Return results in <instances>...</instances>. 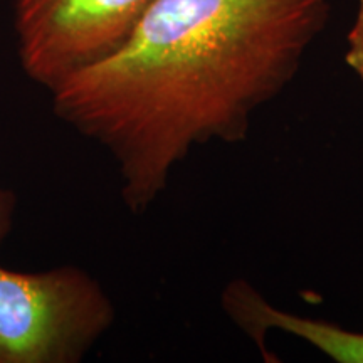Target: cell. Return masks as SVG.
Wrapping results in <instances>:
<instances>
[{
	"label": "cell",
	"mask_w": 363,
	"mask_h": 363,
	"mask_svg": "<svg viewBox=\"0 0 363 363\" xmlns=\"http://www.w3.org/2000/svg\"><path fill=\"white\" fill-rule=\"evenodd\" d=\"M328 13L330 0H153L118 51L51 91L52 110L111 153L138 214L195 147L247 138Z\"/></svg>",
	"instance_id": "cell-1"
},
{
	"label": "cell",
	"mask_w": 363,
	"mask_h": 363,
	"mask_svg": "<svg viewBox=\"0 0 363 363\" xmlns=\"http://www.w3.org/2000/svg\"><path fill=\"white\" fill-rule=\"evenodd\" d=\"M103 286L78 266H0V363H79L115 321Z\"/></svg>",
	"instance_id": "cell-2"
},
{
	"label": "cell",
	"mask_w": 363,
	"mask_h": 363,
	"mask_svg": "<svg viewBox=\"0 0 363 363\" xmlns=\"http://www.w3.org/2000/svg\"><path fill=\"white\" fill-rule=\"evenodd\" d=\"M153 0H13L22 69L52 91L126 43Z\"/></svg>",
	"instance_id": "cell-3"
},
{
	"label": "cell",
	"mask_w": 363,
	"mask_h": 363,
	"mask_svg": "<svg viewBox=\"0 0 363 363\" xmlns=\"http://www.w3.org/2000/svg\"><path fill=\"white\" fill-rule=\"evenodd\" d=\"M222 310L247 335L266 362L274 358L266 348L269 331L293 335L337 363H363V330H347L325 320L299 316L271 305L247 279L235 278L220 294Z\"/></svg>",
	"instance_id": "cell-4"
},
{
	"label": "cell",
	"mask_w": 363,
	"mask_h": 363,
	"mask_svg": "<svg viewBox=\"0 0 363 363\" xmlns=\"http://www.w3.org/2000/svg\"><path fill=\"white\" fill-rule=\"evenodd\" d=\"M345 62L350 67L363 88V0H358L353 24L347 34Z\"/></svg>",
	"instance_id": "cell-5"
},
{
	"label": "cell",
	"mask_w": 363,
	"mask_h": 363,
	"mask_svg": "<svg viewBox=\"0 0 363 363\" xmlns=\"http://www.w3.org/2000/svg\"><path fill=\"white\" fill-rule=\"evenodd\" d=\"M13 214V194L0 189V246L7 238L12 225Z\"/></svg>",
	"instance_id": "cell-6"
}]
</instances>
